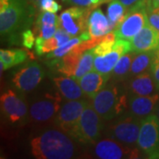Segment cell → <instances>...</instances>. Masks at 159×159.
Here are the masks:
<instances>
[{"instance_id":"ac0fdd59","label":"cell","mask_w":159,"mask_h":159,"mask_svg":"<svg viewBox=\"0 0 159 159\" xmlns=\"http://www.w3.org/2000/svg\"><path fill=\"white\" fill-rule=\"evenodd\" d=\"M88 30L94 38H99L111 33L114 29L111 25L109 19L101 9L97 8L91 11L88 20Z\"/></svg>"},{"instance_id":"ffe728a7","label":"cell","mask_w":159,"mask_h":159,"mask_svg":"<svg viewBox=\"0 0 159 159\" xmlns=\"http://www.w3.org/2000/svg\"><path fill=\"white\" fill-rule=\"evenodd\" d=\"M30 55L24 50H1L0 51V66L1 73L7 69L25 62Z\"/></svg>"},{"instance_id":"83f0119b","label":"cell","mask_w":159,"mask_h":159,"mask_svg":"<svg viewBox=\"0 0 159 159\" xmlns=\"http://www.w3.org/2000/svg\"><path fill=\"white\" fill-rule=\"evenodd\" d=\"M83 42L84 41L81 38L80 34L78 37L74 36V38H71L64 45L58 47L55 51H51V53L47 56V57L48 58H51V59H53V58H61V57H65L66 54H68L69 52L72 51L75 46L78 45L80 43H83Z\"/></svg>"},{"instance_id":"7bdbcfd3","label":"cell","mask_w":159,"mask_h":159,"mask_svg":"<svg viewBox=\"0 0 159 159\" xmlns=\"http://www.w3.org/2000/svg\"><path fill=\"white\" fill-rule=\"evenodd\" d=\"M64 1H66V0H64Z\"/></svg>"},{"instance_id":"9c48e42d","label":"cell","mask_w":159,"mask_h":159,"mask_svg":"<svg viewBox=\"0 0 159 159\" xmlns=\"http://www.w3.org/2000/svg\"><path fill=\"white\" fill-rule=\"evenodd\" d=\"M0 102L2 112L11 123L22 121L29 114L28 102L15 91L9 89L2 94Z\"/></svg>"},{"instance_id":"4dcf8cb0","label":"cell","mask_w":159,"mask_h":159,"mask_svg":"<svg viewBox=\"0 0 159 159\" xmlns=\"http://www.w3.org/2000/svg\"><path fill=\"white\" fill-rule=\"evenodd\" d=\"M59 26L56 25H35V31L37 36H40L44 40L49 39L56 34Z\"/></svg>"},{"instance_id":"52a82bcc","label":"cell","mask_w":159,"mask_h":159,"mask_svg":"<svg viewBox=\"0 0 159 159\" xmlns=\"http://www.w3.org/2000/svg\"><path fill=\"white\" fill-rule=\"evenodd\" d=\"M88 102L86 100H69L64 103L57 114L56 125L67 134L74 136L80 118Z\"/></svg>"},{"instance_id":"d6986e66","label":"cell","mask_w":159,"mask_h":159,"mask_svg":"<svg viewBox=\"0 0 159 159\" xmlns=\"http://www.w3.org/2000/svg\"><path fill=\"white\" fill-rule=\"evenodd\" d=\"M52 81L63 97L67 100H78L83 97L84 92L78 80L70 76H60L52 78Z\"/></svg>"},{"instance_id":"1f68e13d","label":"cell","mask_w":159,"mask_h":159,"mask_svg":"<svg viewBox=\"0 0 159 159\" xmlns=\"http://www.w3.org/2000/svg\"><path fill=\"white\" fill-rule=\"evenodd\" d=\"M38 6L41 11H51L53 13H57L61 9V6L56 0H40Z\"/></svg>"},{"instance_id":"ba28073f","label":"cell","mask_w":159,"mask_h":159,"mask_svg":"<svg viewBox=\"0 0 159 159\" xmlns=\"http://www.w3.org/2000/svg\"><path fill=\"white\" fill-rule=\"evenodd\" d=\"M61 102L62 97L58 93H46L31 104L29 116L34 122H47L57 115Z\"/></svg>"},{"instance_id":"f546056e","label":"cell","mask_w":159,"mask_h":159,"mask_svg":"<svg viewBox=\"0 0 159 159\" xmlns=\"http://www.w3.org/2000/svg\"><path fill=\"white\" fill-rule=\"evenodd\" d=\"M126 9V11H134L138 9H147L148 11L149 6H150V0H119Z\"/></svg>"},{"instance_id":"7a4b0ae2","label":"cell","mask_w":159,"mask_h":159,"mask_svg":"<svg viewBox=\"0 0 159 159\" xmlns=\"http://www.w3.org/2000/svg\"><path fill=\"white\" fill-rule=\"evenodd\" d=\"M27 0H0V33L11 37L32 22L33 8Z\"/></svg>"},{"instance_id":"8992f818","label":"cell","mask_w":159,"mask_h":159,"mask_svg":"<svg viewBox=\"0 0 159 159\" xmlns=\"http://www.w3.org/2000/svg\"><path fill=\"white\" fill-rule=\"evenodd\" d=\"M142 120L133 115H126L108 127L106 135L127 145L137 143Z\"/></svg>"},{"instance_id":"cb8c5ba5","label":"cell","mask_w":159,"mask_h":159,"mask_svg":"<svg viewBox=\"0 0 159 159\" xmlns=\"http://www.w3.org/2000/svg\"><path fill=\"white\" fill-rule=\"evenodd\" d=\"M126 13L127 11L125 7L119 0H112L110 2L107 8V16L114 29H117L119 24L123 21Z\"/></svg>"},{"instance_id":"2e32d148","label":"cell","mask_w":159,"mask_h":159,"mask_svg":"<svg viewBox=\"0 0 159 159\" xmlns=\"http://www.w3.org/2000/svg\"><path fill=\"white\" fill-rule=\"evenodd\" d=\"M111 76L103 75L93 69L78 80V82L86 96L93 98L102 88L106 86Z\"/></svg>"},{"instance_id":"30bf717a","label":"cell","mask_w":159,"mask_h":159,"mask_svg":"<svg viewBox=\"0 0 159 159\" xmlns=\"http://www.w3.org/2000/svg\"><path fill=\"white\" fill-rule=\"evenodd\" d=\"M97 158L122 159L139 157V149L131 148L127 144L115 142L114 139H103L98 142L94 149Z\"/></svg>"},{"instance_id":"e0dca14e","label":"cell","mask_w":159,"mask_h":159,"mask_svg":"<svg viewBox=\"0 0 159 159\" xmlns=\"http://www.w3.org/2000/svg\"><path fill=\"white\" fill-rule=\"evenodd\" d=\"M127 89L130 95L135 96H151L157 90L153 77L148 72L130 78Z\"/></svg>"},{"instance_id":"7c38bea8","label":"cell","mask_w":159,"mask_h":159,"mask_svg":"<svg viewBox=\"0 0 159 159\" xmlns=\"http://www.w3.org/2000/svg\"><path fill=\"white\" fill-rule=\"evenodd\" d=\"M148 10L144 8L127 12L123 21L113 30L116 37L125 40L132 39L148 24Z\"/></svg>"},{"instance_id":"484cf974","label":"cell","mask_w":159,"mask_h":159,"mask_svg":"<svg viewBox=\"0 0 159 159\" xmlns=\"http://www.w3.org/2000/svg\"><path fill=\"white\" fill-rule=\"evenodd\" d=\"M95 55L91 49L87 50L83 52L81 57L80 58L77 68L75 70L74 78L77 80H80L82 76H84L86 74L90 72L94 68V59Z\"/></svg>"},{"instance_id":"5b68a950","label":"cell","mask_w":159,"mask_h":159,"mask_svg":"<svg viewBox=\"0 0 159 159\" xmlns=\"http://www.w3.org/2000/svg\"><path fill=\"white\" fill-rule=\"evenodd\" d=\"M137 145L148 158H159V119L157 115L151 114L142 119Z\"/></svg>"},{"instance_id":"8fae6325","label":"cell","mask_w":159,"mask_h":159,"mask_svg":"<svg viewBox=\"0 0 159 159\" xmlns=\"http://www.w3.org/2000/svg\"><path fill=\"white\" fill-rule=\"evenodd\" d=\"M90 10L76 6L66 9L59 17L60 27L74 37L83 33L88 29Z\"/></svg>"},{"instance_id":"d4e9b609","label":"cell","mask_w":159,"mask_h":159,"mask_svg":"<svg viewBox=\"0 0 159 159\" xmlns=\"http://www.w3.org/2000/svg\"><path fill=\"white\" fill-rule=\"evenodd\" d=\"M72 35L67 33L64 29H60V27L57 29L56 34L49 39L44 40L43 47V53L51 52L55 51L58 47L64 45L66 43H67L71 39Z\"/></svg>"},{"instance_id":"4316f807","label":"cell","mask_w":159,"mask_h":159,"mask_svg":"<svg viewBox=\"0 0 159 159\" xmlns=\"http://www.w3.org/2000/svg\"><path fill=\"white\" fill-rule=\"evenodd\" d=\"M117 40L114 32H111L103 36V39L100 43H98L91 50L95 56H103L113 50V46Z\"/></svg>"},{"instance_id":"7402d4cb","label":"cell","mask_w":159,"mask_h":159,"mask_svg":"<svg viewBox=\"0 0 159 159\" xmlns=\"http://www.w3.org/2000/svg\"><path fill=\"white\" fill-rule=\"evenodd\" d=\"M154 51H155L140 52L134 56L132 65H131L128 79L139 75L142 73H145L148 70H150V67L152 66V63L156 56V53H154Z\"/></svg>"},{"instance_id":"3957f363","label":"cell","mask_w":159,"mask_h":159,"mask_svg":"<svg viewBox=\"0 0 159 159\" xmlns=\"http://www.w3.org/2000/svg\"><path fill=\"white\" fill-rule=\"evenodd\" d=\"M92 106L98 115L105 120H111L128 108V98L114 83L106 84L92 98Z\"/></svg>"},{"instance_id":"6da1fadb","label":"cell","mask_w":159,"mask_h":159,"mask_svg":"<svg viewBox=\"0 0 159 159\" xmlns=\"http://www.w3.org/2000/svg\"><path fill=\"white\" fill-rule=\"evenodd\" d=\"M30 145L31 152L37 159H69L75 152L72 139L62 130L44 131L34 137Z\"/></svg>"},{"instance_id":"60d3db41","label":"cell","mask_w":159,"mask_h":159,"mask_svg":"<svg viewBox=\"0 0 159 159\" xmlns=\"http://www.w3.org/2000/svg\"><path fill=\"white\" fill-rule=\"evenodd\" d=\"M157 117L159 119V103H158V107H157Z\"/></svg>"},{"instance_id":"f1b7e54d","label":"cell","mask_w":159,"mask_h":159,"mask_svg":"<svg viewBox=\"0 0 159 159\" xmlns=\"http://www.w3.org/2000/svg\"><path fill=\"white\" fill-rule=\"evenodd\" d=\"M36 25H56L60 27V21L59 18L56 15V13L42 11L37 17Z\"/></svg>"},{"instance_id":"44dd1931","label":"cell","mask_w":159,"mask_h":159,"mask_svg":"<svg viewBox=\"0 0 159 159\" xmlns=\"http://www.w3.org/2000/svg\"><path fill=\"white\" fill-rule=\"evenodd\" d=\"M121 57V54L116 50H112L111 52L103 56H96L94 59V70L103 75L111 76L114 66Z\"/></svg>"},{"instance_id":"9a60e30c","label":"cell","mask_w":159,"mask_h":159,"mask_svg":"<svg viewBox=\"0 0 159 159\" xmlns=\"http://www.w3.org/2000/svg\"><path fill=\"white\" fill-rule=\"evenodd\" d=\"M130 42L134 53L157 51L159 49V33L148 22Z\"/></svg>"},{"instance_id":"5bb4252c","label":"cell","mask_w":159,"mask_h":159,"mask_svg":"<svg viewBox=\"0 0 159 159\" xmlns=\"http://www.w3.org/2000/svg\"><path fill=\"white\" fill-rule=\"evenodd\" d=\"M159 103V94L151 96L130 95L128 97V110L131 115L142 120L153 113Z\"/></svg>"},{"instance_id":"d6a6232c","label":"cell","mask_w":159,"mask_h":159,"mask_svg":"<svg viewBox=\"0 0 159 159\" xmlns=\"http://www.w3.org/2000/svg\"><path fill=\"white\" fill-rule=\"evenodd\" d=\"M113 50L119 51L121 54V56L127 54L132 51V44H131L130 40L121 39V38H117L113 46Z\"/></svg>"},{"instance_id":"836d02e7","label":"cell","mask_w":159,"mask_h":159,"mask_svg":"<svg viewBox=\"0 0 159 159\" xmlns=\"http://www.w3.org/2000/svg\"><path fill=\"white\" fill-rule=\"evenodd\" d=\"M21 39H22V44L28 50H31L35 43L34 34L30 29H27L23 31L21 33Z\"/></svg>"},{"instance_id":"8d00e7d4","label":"cell","mask_w":159,"mask_h":159,"mask_svg":"<svg viewBox=\"0 0 159 159\" xmlns=\"http://www.w3.org/2000/svg\"><path fill=\"white\" fill-rule=\"evenodd\" d=\"M148 22L149 25L159 33V14L155 12H148Z\"/></svg>"},{"instance_id":"ab89813d","label":"cell","mask_w":159,"mask_h":159,"mask_svg":"<svg viewBox=\"0 0 159 159\" xmlns=\"http://www.w3.org/2000/svg\"><path fill=\"white\" fill-rule=\"evenodd\" d=\"M111 1H112V0H100L101 4H102V3H108V2H111Z\"/></svg>"},{"instance_id":"4fadbf2b","label":"cell","mask_w":159,"mask_h":159,"mask_svg":"<svg viewBox=\"0 0 159 159\" xmlns=\"http://www.w3.org/2000/svg\"><path fill=\"white\" fill-rule=\"evenodd\" d=\"M44 77V72L37 63H29L13 75L12 83L22 92L34 90Z\"/></svg>"},{"instance_id":"d590c367","label":"cell","mask_w":159,"mask_h":159,"mask_svg":"<svg viewBox=\"0 0 159 159\" xmlns=\"http://www.w3.org/2000/svg\"><path fill=\"white\" fill-rule=\"evenodd\" d=\"M150 72L152 74L157 89L159 90V52L157 51H156V56L150 67Z\"/></svg>"},{"instance_id":"603a6c76","label":"cell","mask_w":159,"mask_h":159,"mask_svg":"<svg viewBox=\"0 0 159 159\" xmlns=\"http://www.w3.org/2000/svg\"><path fill=\"white\" fill-rule=\"evenodd\" d=\"M134 57V54L131 52L121 56L111 74V78H113L115 80H124L125 79H128Z\"/></svg>"},{"instance_id":"b9f144b4","label":"cell","mask_w":159,"mask_h":159,"mask_svg":"<svg viewBox=\"0 0 159 159\" xmlns=\"http://www.w3.org/2000/svg\"><path fill=\"white\" fill-rule=\"evenodd\" d=\"M157 51H158V52H159V49H157Z\"/></svg>"},{"instance_id":"f35d334b","label":"cell","mask_w":159,"mask_h":159,"mask_svg":"<svg viewBox=\"0 0 159 159\" xmlns=\"http://www.w3.org/2000/svg\"><path fill=\"white\" fill-rule=\"evenodd\" d=\"M28 2H29V4H31V5H33L34 6H38V3H39L40 0H27Z\"/></svg>"},{"instance_id":"e575fe53","label":"cell","mask_w":159,"mask_h":159,"mask_svg":"<svg viewBox=\"0 0 159 159\" xmlns=\"http://www.w3.org/2000/svg\"><path fill=\"white\" fill-rule=\"evenodd\" d=\"M69 3L74 6H80L82 8L94 9L101 4L100 0H68Z\"/></svg>"},{"instance_id":"74e56055","label":"cell","mask_w":159,"mask_h":159,"mask_svg":"<svg viewBox=\"0 0 159 159\" xmlns=\"http://www.w3.org/2000/svg\"><path fill=\"white\" fill-rule=\"evenodd\" d=\"M159 7V0H150V6H149V10L148 12L151 11L154 9Z\"/></svg>"},{"instance_id":"277c9868","label":"cell","mask_w":159,"mask_h":159,"mask_svg":"<svg viewBox=\"0 0 159 159\" xmlns=\"http://www.w3.org/2000/svg\"><path fill=\"white\" fill-rule=\"evenodd\" d=\"M101 119L92 104L88 102L80 118L77 129L73 137L82 143L95 144L102 134Z\"/></svg>"}]
</instances>
